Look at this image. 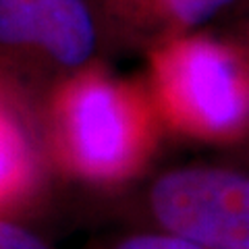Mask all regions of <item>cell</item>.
I'll list each match as a JSON object with an SVG mask.
<instances>
[{
  "mask_svg": "<svg viewBox=\"0 0 249 249\" xmlns=\"http://www.w3.org/2000/svg\"><path fill=\"white\" fill-rule=\"evenodd\" d=\"M37 123L46 158L96 189L137 181L166 135L142 77L119 75L104 58L48 85Z\"/></svg>",
  "mask_w": 249,
  "mask_h": 249,
  "instance_id": "6da1fadb",
  "label": "cell"
},
{
  "mask_svg": "<svg viewBox=\"0 0 249 249\" xmlns=\"http://www.w3.org/2000/svg\"><path fill=\"white\" fill-rule=\"evenodd\" d=\"M142 79L166 135L231 150L249 142V44L232 29L154 46Z\"/></svg>",
  "mask_w": 249,
  "mask_h": 249,
  "instance_id": "7a4b0ae2",
  "label": "cell"
},
{
  "mask_svg": "<svg viewBox=\"0 0 249 249\" xmlns=\"http://www.w3.org/2000/svg\"><path fill=\"white\" fill-rule=\"evenodd\" d=\"M150 227L201 249H249V166L191 162L158 173L142 193Z\"/></svg>",
  "mask_w": 249,
  "mask_h": 249,
  "instance_id": "3957f363",
  "label": "cell"
},
{
  "mask_svg": "<svg viewBox=\"0 0 249 249\" xmlns=\"http://www.w3.org/2000/svg\"><path fill=\"white\" fill-rule=\"evenodd\" d=\"M106 52L93 0H0V73L13 81L46 89Z\"/></svg>",
  "mask_w": 249,
  "mask_h": 249,
  "instance_id": "277c9868",
  "label": "cell"
},
{
  "mask_svg": "<svg viewBox=\"0 0 249 249\" xmlns=\"http://www.w3.org/2000/svg\"><path fill=\"white\" fill-rule=\"evenodd\" d=\"M239 0H93L108 52H147L187 31L208 27Z\"/></svg>",
  "mask_w": 249,
  "mask_h": 249,
  "instance_id": "5b68a950",
  "label": "cell"
},
{
  "mask_svg": "<svg viewBox=\"0 0 249 249\" xmlns=\"http://www.w3.org/2000/svg\"><path fill=\"white\" fill-rule=\"evenodd\" d=\"M44 145L27 93L0 73V216H11L34 197L42 181Z\"/></svg>",
  "mask_w": 249,
  "mask_h": 249,
  "instance_id": "8992f818",
  "label": "cell"
},
{
  "mask_svg": "<svg viewBox=\"0 0 249 249\" xmlns=\"http://www.w3.org/2000/svg\"><path fill=\"white\" fill-rule=\"evenodd\" d=\"M100 249H201L189 239L178 237L175 232L147 227L143 231H133L123 237H116Z\"/></svg>",
  "mask_w": 249,
  "mask_h": 249,
  "instance_id": "52a82bcc",
  "label": "cell"
},
{
  "mask_svg": "<svg viewBox=\"0 0 249 249\" xmlns=\"http://www.w3.org/2000/svg\"><path fill=\"white\" fill-rule=\"evenodd\" d=\"M0 249H50L48 243L23 224L0 216Z\"/></svg>",
  "mask_w": 249,
  "mask_h": 249,
  "instance_id": "ba28073f",
  "label": "cell"
},
{
  "mask_svg": "<svg viewBox=\"0 0 249 249\" xmlns=\"http://www.w3.org/2000/svg\"><path fill=\"white\" fill-rule=\"evenodd\" d=\"M232 31H235L241 40H245L249 44V6L243 11V15L237 19L235 25H232Z\"/></svg>",
  "mask_w": 249,
  "mask_h": 249,
  "instance_id": "9c48e42d",
  "label": "cell"
},
{
  "mask_svg": "<svg viewBox=\"0 0 249 249\" xmlns=\"http://www.w3.org/2000/svg\"><path fill=\"white\" fill-rule=\"evenodd\" d=\"M235 160H237V162H241V164L249 166V142H247V143H243L241 147H237V150H235Z\"/></svg>",
  "mask_w": 249,
  "mask_h": 249,
  "instance_id": "30bf717a",
  "label": "cell"
}]
</instances>
